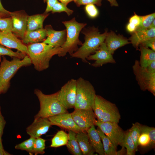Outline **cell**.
Here are the masks:
<instances>
[{"label":"cell","mask_w":155,"mask_h":155,"mask_svg":"<svg viewBox=\"0 0 155 155\" xmlns=\"http://www.w3.org/2000/svg\"><path fill=\"white\" fill-rule=\"evenodd\" d=\"M46 140L40 137L36 138L33 147V154H43L45 153Z\"/></svg>","instance_id":"cell-33"},{"label":"cell","mask_w":155,"mask_h":155,"mask_svg":"<svg viewBox=\"0 0 155 155\" xmlns=\"http://www.w3.org/2000/svg\"><path fill=\"white\" fill-rule=\"evenodd\" d=\"M2 57L0 65V86L4 93L10 86L11 80L18 70L22 67L30 65L32 63L27 55L22 59L13 57L11 61L7 60L4 56Z\"/></svg>","instance_id":"cell-5"},{"label":"cell","mask_w":155,"mask_h":155,"mask_svg":"<svg viewBox=\"0 0 155 155\" xmlns=\"http://www.w3.org/2000/svg\"><path fill=\"white\" fill-rule=\"evenodd\" d=\"M141 22V16L135 13L129 19V23L135 26L137 28L140 25Z\"/></svg>","instance_id":"cell-40"},{"label":"cell","mask_w":155,"mask_h":155,"mask_svg":"<svg viewBox=\"0 0 155 155\" xmlns=\"http://www.w3.org/2000/svg\"><path fill=\"white\" fill-rule=\"evenodd\" d=\"M108 1L112 6H118V4L116 0H107Z\"/></svg>","instance_id":"cell-47"},{"label":"cell","mask_w":155,"mask_h":155,"mask_svg":"<svg viewBox=\"0 0 155 155\" xmlns=\"http://www.w3.org/2000/svg\"><path fill=\"white\" fill-rule=\"evenodd\" d=\"M28 16L23 10L10 12L12 22V33L22 39L26 31Z\"/></svg>","instance_id":"cell-12"},{"label":"cell","mask_w":155,"mask_h":155,"mask_svg":"<svg viewBox=\"0 0 155 155\" xmlns=\"http://www.w3.org/2000/svg\"><path fill=\"white\" fill-rule=\"evenodd\" d=\"M66 28L67 35L65 41L61 47L60 53L58 55L63 57L69 53L70 56L78 49V46L82 43L79 39L80 32L87 24L77 22L75 18L71 20L62 22Z\"/></svg>","instance_id":"cell-4"},{"label":"cell","mask_w":155,"mask_h":155,"mask_svg":"<svg viewBox=\"0 0 155 155\" xmlns=\"http://www.w3.org/2000/svg\"><path fill=\"white\" fill-rule=\"evenodd\" d=\"M104 42L109 51L112 55L118 48L130 43L126 38L120 34L117 35L113 31L108 32Z\"/></svg>","instance_id":"cell-18"},{"label":"cell","mask_w":155,"mask_h":155,"mask_svg":"<svg viewBox=\"0 0 155 155\" xmlns=\"http://www.w3.org/2000/svg\"><path fill=\"white\" fill-rule=\"evenodd\" d=\"M77 80L74 109H93L96 95L94 87L88 81L80 77Z\"/></svg>","instance_id":"cell-7"},{"label":"cell","mask_w":155,"mask_h":155,"mask_svg":"<svg viewBox=\"0 0 155 155\" xmlns=\"http://www.w3.org/2000/svg\"><path fill=\"white\" fill-rule=\"evenodd\" d=\"M126 149V155H134L136 151L134 142L131 136L129 130L125 132L123 140L120 145Z\"/></svg>","instance_id":"cell-27"},{"label":"cell","mask_w":155,"mask_h":155,"mask_svg":"<svg viewBox=\"0 0 155 155\" xmlns=\"http://www.w3.org/2000/svg\"><path fill=\"white\" fill-rule=\"evenodd\" d=\"M82 31L85 35L84 42L71 56L72 57L80 59L85 63H89L87 58L94 54L104 42L108 32L106 30L104 33L100 34L98 29L94 26L86 28Z\"/></svg>","instance_id":"cell-2"},{"label":"cell","mask_w":155,"mask_h":155,"mask_svg":"<svg viewBox=\"0 0 155 155\" xmlns=\"http://www.w3.org/2000/svg\"><path fill=\"white\" fill-rule=\"evenodd\" d=\"M2 93H3V90L2 88L0 86V94Z\"/></svg>","instance_id":"cell-50"},{"label":"cell","mask_w":155,"mask_h":155,"mask_svg":"<svg viewBox=\"0 0 155 155\" xmlns=\"http://www.w3.org/2000/svg\"><path fill=\"white\" fill-rule=\"evenodd\" d=\"M51 11L53 13L64 12L68 16L72 15L73 12V10L67 7V5L58 1L53 7Z\"/></svg>","instance_id":"cell-35"},{"label":"cell","mask_w":155,"mask_h":155,"mask_svg":"<svg viewBox=\"0 0 155 155\" xmlns=\"http://www.w3.org/2000/svg\"><path fill=\"white\" fill-rule=\"evenodd\" d=\"M102 0H75L74 1L78 7L81 5H86L89 4H94L98 6H100Z\"/></svg>","instance_id":"cell-39"},{"label":"cell","mask_w":155,"mask_h":155,"mask_svg":"<svg viewBox=\"0 0 155 155\" xmlns=\"http://www.w3.org/2000/svg\"><path fill=\"white\" fill-rule=\"evenodd\" d=\"M140 124L138 122L133 124L131 128L129 130L131 136L134 142L136 151H137V141L141 133Z\"/></svg>","instance_id":"cell-31"},{"label":"cell","mask_w":155,"mask_h":155,"mask_svg":"<svg viewBox=\"0 0 155 155\" xmlns=\"http://www.w3.org/2000/svg\"><path fill=\"white\" fill-rule=\"evenodd\" d=\"M27 55L35 69L40 71L49 68L50 60L61 52V47H54L43 42L30 44L27 46Z\"/></svg>","instance_id":"cell-1"},{"label":"cell","mask_w":155,"mask_h":155,"mask_svg":"<svg viewBox=\"0 0 155 155\" xmlns=\"http://www.w3.org/2000/svg\"><path fill=\"white\" fill-rule=\"evenodd\" d=\"M118 123L101 122L97 120L95 123V125L100 129L116 148L122 143L125 132Z\"/></svg>","instance_id":"cell-10"},{"label":"cell","mask_w":155,"mask_h":155,"mask_svg":"<svg viewBox=\"0 0 155 155\" xmlns=\"http://www.w3.org/2000/svg\"><path fill=\"white\" fill-rule=\"evenodd\" d=\"M49 13H44L28 17L26 32L32 31L43 28V23L49 15Z\"/></svg>","instance_id":"cell-23"},{"label":"cell","mask_w":155,"mask_h":155,"mask_svg":"<svg viewBox=\"0 0 155 155\" xmlns=\"http://www.w3.org/2000/svg\"><path fill=\"white\" fill-rule=\"evenodd\" d=\"M155 28V19L152 22L148 28Z\"/></svg>","instance_id":"cell-49"},{"label":"cell","mask_w":155,"mask_h":155,"mask_svg":"<svg viewBox=\"0 0 155 155\" xmlns=\"http://www.w3.org/2000/svg\"><path fill=\"white\" fill-rule=\"evenodd\" d=\"M96 129L102 141L105 155H118L123 154L124 148L122 147L121 150L117 151V148L100 129L98 127Z\"/></svg>","instance_id":"cell-24"},{"label":"cell","mask_w":155,"mask_h":155,"mask_svg":"<svg viewBox=\"0 0 155 155\" xmlns=\"http://www.w3.org/2000/svg\"><path fill=\"white\" fill-rule=\"evenodd\" d=\"M93 110L97 120L100 122L118 123L121 118L116 104L99 95L96 96Z\"/></svg>","instance_id":"cell-6"},{"label":"cell","mask_w":155,"mask_h":155,"mask_svg":"<svg viewBox=\"0 0 155 155\" xmlns=\"http://www.w3.org/2000/svg\"><path fill=\"white\" fill-rule=\"evenodd\" d=\"M112 54L109 51L104 42L100 45L95 53L89 56L87 60H94L92 65L95 67L102 66L108 63L115 64L116 61Z\"/></svg>","instance_id":"cell-13"},{"label":"cell","mask_w":155,"mask_h":155,"mask_svg":"<svg viewBox=\"0 0 155 155\" xmlns=\"http://www.w3.org/2000/svg\"><path fill=\"white\" fill-rule=\"evenodd\" d=\"M34 93L40 103V109L34 116V120L40 117L48 118L61 114L68 113L66 109L58 99V92L46 94L40 90L36 89Z\"/></svg>","instance_id":"cell-3"},{"label":"cell","mask_w":155,"mask_h":155,"mask_svg":"<svg viewBox=\"0 0 155 155\" xmlns=\"http://www.w3.org/2000/svg\"><path fill=\"white\" fill-rule=\"evenodd\" d=\"M35 138L30 137L29 139L16 145L15 148L17 150H25L30 154H33V147Z\"/></svg>","instance_id":"cell-30"},{"label":"cell","mask_w":155,"mask_h":155,"mask_svg":"<svg viewBox=\"0 0 155 155\" xmlns=\"http://www.w3.org/2000/svg\"><path fill=\"white\" fill-rule=\"evenodd\" d=\"M141 44L146 48H150L151 49L155 51V37L148 39Z\"/></svg>","instance_id":"cell-41"},{"label":"cell","mask_w":155,"mask_h":155,"mask_svg":"<svg viewBox=\"0 0 155 155\" xmlns=\"http://www.w3.org/2000/svg\"><path fill=\"white\" fill-rule=\"evenodd\" d=\"M155 37V28L136 30L132 33L129 40L133 47L137 49L139 45L146 40Z\"/></svg>","instance_id":"cell-19"},{"label":"cell","mask_w":155,"mask_h":155,"mask_svg":"<svg viewBox=\"0 0 155 155\" xmlns=\"http://www.w3.org/2000/svg\"><path fill=\"white\" fill-rule=\"evenodd\" d=\"M0 44L10 49H14L22 52L28 53L27 46L12 32L0 31Z\"/></svg>","instance_id":"cell-16"},{"label":"cell","mask_w":155,"mask_h":155,"mask_svg":"<svg viewBox=\"0 0 155 155\" xmlns=\"http://www.w3.org/2000/svg\"><path fill=\"white\" fill-rule=\"evenodd\" d=\"M48 118L53 125H56L76 133L83 131L76 124L71 113L61 114Z\"/></svg>","instance_id":"cell-14"},{"label":"cell","mask_w":155,"mask_h":155,"mask_svg":"<svg viewBox=\"0 0 155 155\" xmlns=\"http://www.w3.org/2000/svg\"><path fill=\"white\" fill-rule=\"evenodd\" d=\"M85 131H83L76 133L78 144L83 155H93L95 151L90 142L87 132Z\"/></svg>","instance_id":"cell-22"},{"label":"cell","mask_w":155,"mask_h":155,"mask_svg":"<svg viewBox=\"0 0 155 155\" xmlns=\"http://www.w3.org/2000/svg\"><path fill=\"white\" fill-rule=\"evenodd\" d=\"M86 132L95 151L100 155H105L102 141L95 125L92 126Z\"/></svg>","instance_id":"cell-21"},{"label":"cell","mask_w":155,"mask_h":155,"mask_svg":"<svg viewBox=\"0 0 155 155\" xmlns=\"http://www.w3.org/2000/svg\"><path fill=\"white\" fill-rule=\"evenodd\" d=\"M6 123V121L1 113L0 106V142L2 141V137Z\"/></svg>","instance_id":"cell-42"},{"label":"cell","mask_w":155,"mask_h":155,"mask_svg":"<svg viewBox=\"0 0 155 155\" xmlns=\"http://www.w3.org/2000/svg\"><path fill=\"white\" fill-rule=\"evenodd\" d=\"M141 22L136 30H144L148 28L152 22L155 19V13L141 16Z\"/></svg>","instance_id":"cell-32"},{"label":"cell","mask_w":155,"mask_h":155,"mask_svg":"<svg viewBox=\"0 0 155 155\" xmlns=\"http://www.w3.org/2000/svg\"><path fill=\"white\" fill-rule=\"evenodd\" d=\"M66 145L69 150L72 154L74 155H83L77 140L76 133L75 132L69 131L68 140Z\"/></svg>","instance_id":"cell-26"},{"label":"cell","mask_w":155,"mask_h":155,"mask_svg":"<svg viewBox=\"0 0 155 155\" xmlns=\"http://www.w3.org/2000/svg\"><path fill=\"white\" fill-rule=\"evenodd\" d=\"M139 47L141 53L139 64L141 67H145L155 61V51L141 44Z\"/></svg>","instance_id":"cell-25"},{"label":"cell","mask_w":155,"mask_h":155,"mask_svg":"<svg viewBox=\"0 0 155 155\" xmlns=\"http://www.w3.org/2000/svg\"><path fill=\"white\" fill-rule=\"evenodd\" d=\"M11 154L5 151L3 148L2 141L0 142V155H10Z\"/></svg>","instance_id":"cell-46"},{"label":"cell","mask_w":155,"mask_h":155,"mask_svg":"<svg viewBox=\"0 0 155 155\" xmlns=\"http://www.w3.org/2000/svg\"><path fill=\"white\" fill-rule=\"evenodd\" d=\"M52 125L48 118L40 117L34 120L26 128V132L30 137L36 138L46 134Z\"/></svg>","instance_id":"cell-15"},{"label":"cell","mask_w":155,"mask_h":155,"mask_svg":"<svg viewBox=\"0 0 155 155\" xmlns=\"http://www.w3.org/2000/svg\"><path fill=\"white\" fill-rule=\"evenodd\" d=\"M26 54L19 51L14 52L11 49L0 44V61H1V57L5 55L12 57H16L21 59L24 58Z\"/></svg>","instance_id":"cell-29"},{"label":"cell","mask_w":155,"mask_h":155,"mask_svg":"<svg viewBox=\"0 0 155 155\" xmlns=\"http://www.w3.org/2000/svg\"><path fill=\"white\" fill-rule=\"evenodd\" d=\"M141 132H145L149 135L150 140L151 146H154L155 144V128L145 125L141 126Z\"/></svg>","instance_id":"cell-36"},{"label":"cell","mask_w":155,"mask_h":155,"mask_svg":"<svg viewBox=\"0 0 155 155\" xmlns=\"http://www.w3.org/2000/svg\"><path fill=\"white\" fill-rule=\"evenodd\" d=\"M135 79L140 89L146 90L155 96V73L148 71L146 67H141L139 61L136 60L133 66Z\"/></svg>","instance_id":"cell-8"},{"label":"cell","mask_w":155,"mask_h":155,"mask_svg":"<svg viewBox=\"0 0 155 155\" xmlns=\"http://www.w3.org/2000/svg\"><path fill=\"white\" fill-rule=\"evenodd\" d=\"M84 9L87 15L91 18H95L99 14L98 10L94 4H91L85 5Z\"/></svg>","instance_id":"cell-37"},{"label":"cell","mask_w":155,"mask_h":155,"mask_svg":"<svg viewBox=\"0 0 155 155\" xmlns=\"http://www.w3.org/2000/svg\"><path fill=\"white\" fill-rule=\"evenodd\" d=\"M44 28L46 30L47 36L43 42L54 47H61L66 40V30H56L50 25H46Z\"/></svg>","instance_id":"cell-17"},{"label":"cell","mask_w":155,"mask_h":155,"mask_svg":"<svg viewBox=\"0 0 155 155\" xmlns=\"http://www.w3.org/2000/svg\"><path fill=\"white\" fill-rule=\"evenodd\" d=\"M138 145L143 147L150 145V140L148 135L145 132H141L137 141Z\"/></svg>","instance_id":"cell-38"},{"label":"cell","mask_w":155,"mask_h":155,"mask_svg":"<svg viewBox=\"0 0 155 155\" xmlns=\"http://www.w3.org/2000/svg\"><path fill=\"white\" fill-rule=\"evenodd\" d=\"M68 140V134L63 130L57 132L51 140L50 147L57 148L66 145Z\"/></svg>","instance_id":"cell-28"},{"label":"cell","mask_w":155,"mask_h":155,"mask_svg":"<svg viewBox=\"0 0 155 155\" xmlns=\"http://www.w3.org/2000/svg\"><path fill=\"white\" fill-rule=\"evenodd\" d=\"M145 67L149 71L152 73H155V61H153Z\"/></svg>","instance_id":"cell-45"},{"label":"cell","mask_w":155,"mask_h":155,"mask_svg":"<svg viewBox=\"0 0 155 155\" xmlns=\"http://www.w3.org/2000/svg\"><path fill=\"white\" fill-rule=\"evenodd\" d=\"M47 2V6L45 12V13H48L51 11L52 8L58 1L57 0H45Z\"/></svg>","instance_id":"cell-43"},{"label":"cell","mask_w":155,"mask_h":155,"mask_svg":"<svg viewBox=\"0 0 155 155\" xmlns=\"http://www.w3.org/2000/svg\"><path fill=\"white\" fill-rule=\"evenodd\" d=\"M60 1V2L63 3L66 5L69 3L70 2L74 1L75 0H57Z\"/></svg>","instance_id":"cell-48"},{"label":"cell","mask_w":155,"mask_h":155,"mask_svg":"<svg viewBox=\"0 0 155 155\" xmlns=\"http://www.w3.org/2000/svg\"><path fill=\"white\" fill-rule=\"evenodd\" d=\"M77 80H69L58 91V99L67 110L74 108L76 94Z\"/></svg>","instance_id":"cell-9"},{"label":"cell","mask_w":155,"mask_h":155,"mask_svg":"<svg viewBox=\"0 0 155 155\" xmlns=\"http://www.w3.org/2000/svg\"><path fill=\"white\" fill-rule=\"evenodd\" d=\"M46 29H42L26 32L22 41L24 44L36 43L43 42L47 37Z\"/></svg>","instance_id":"cell-20"},{"label":"cell","mask_w":155,"mask_h":155,"mask_svg":"<svg viewBox=\"0 0 155 155\" xmlns=\"http://www.w3.org/2000/svg\"><path fill=\"white\" fill-rule=\"evenodd\" d=\"M10 12L4 8L0 0V17L1 18L10 17Z\"/></svg>","instance_id":"cell-44"},{"label":"cell","mask_w":155,"mask_h":155,"mask_svg":"<svg viewBox=\"0 0 155 155\" xmlns=\"http://www.w3.org/2000/svg\"><path fill=\"white\" fill-rule=\"evenodd\" d=\"M71 113L76 124L83 131L95 125L96 120L92 109H75Z\"/></svg>","instance_id":"cell-11"},{"label":"cell","mask_w":155,"mask_h":155,"mask_svg":"<svg viewBox=\"0 0 155 155\" xmlns=\"http://www.w3.org/2000/svg\"><path fill=\"white\" fill-rule=\"evenodd\" d=\"M12 22L11 18L0 17V31L6 32H12Z\"/></svg>","instance_id":"cell-34"}]
</instances>
